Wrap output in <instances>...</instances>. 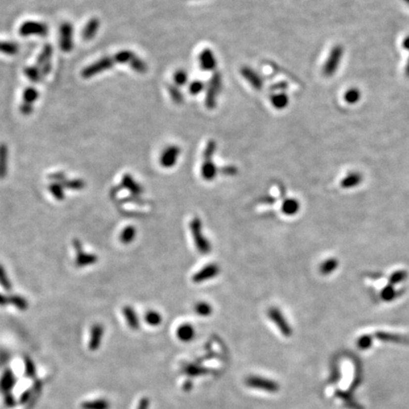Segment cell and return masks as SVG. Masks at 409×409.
Segmentation results:
<instances>
[{
  "mask_svg": "<svg viewBox=\"0 0 409 409\" xmlns=\"http://www.w3.org/2000/svg\"><path fill=\"white\" fill-rule=\"evenodd\" d=\"M145 321L148 325L152 327H156L161 324L162 316L155 310H150L145 315Z\"/></svg>",
  "mask_w": 409,
  "mask_h": 409,
  "instance_id": "cell-21",
  "label": "cell"
},
{
  "mask_svg": "<svg viewBox=\"0 0 409 409\" xmlns=\"http://www.w3.org/2000/svg\"><path fill=\"white\" fill-rule=\"evenodd\" d=\"M0 285L3 287L4 290L8 292L11 291V287H12L10 277L8 276L5 268L2 265H0Z\"/></svg>",
  "mask_w": 409,
  "mask_h": 409,
  "instance_id": "cell-26",
  "label": "cell"
},
{
  "mask_svg": "<svg viewBox=\"0 0 409 409\" xmlns=\"http://www.w3.org/2000/svg\"><path fill=\"white\" fill-rule=\"evenodd\" d=\"M177 335L180 341L190 342L195 336V330L191 324L184 323L177 328Z\"/></svg>",
  "mask_w": 409,
  "mask_h": 409,
  "instance_id": "cell-9",
  "label": "cell"
},
{
  "mask_svg": "<svg viewBox=\"0 0 409 409\" xmlns=\"http://www.w3.org/2000/svg\"><path fill=\"white\" fill-rule=\"evenodd\" d=\"M405 46L409 49V37L406 40V42H405Z\"/></svg>",
  "mask_w": 409,
  "mask_h": 409,
  "instance_id": "cell-38",
  "label": "cell"
},
{
  "mask_svg": "<svg viewBox=\"0 0 409 409\" xmlns=\"http://www.w3.org/2000/svg\"><path fill=\"white\" fill-rule=\"evenodd\" d=\"M25 366H26V373L29 377H34L35 375V365L32 359L26 358L25 359Z\"/></svg>",
  "mask_w": 409,
  "mask_h": 409,
  "instance_id": "cell-31",
  "label": "cell"
},
{
  "mask_svg": "<svg viewBox=\"0 0 409 409\" xmlns=\"http://www.w3.org/2000/svg\"><path fill=\"white\" fill-rule=\"evenodd\" d=\"M17 45L7 42H0V51L5 52L6 54H15L17 51Z\"/></svg>",
  "mask_w": 409,
  "mask_h": 409,
  "instance_id": "cell-28",
  "label": "cell"
},
{
  "mask_svg": "<svg viewBox=\"0 0 409 409\" xmlns=\"http://www.w3.org/2000/svg\"><path fill=\"white\" fill-rule=\"evenodd\" d=\"M25 73H26V75L28 76V78L30 79V80H32L33 82H37V81H39V79H40V76H39V68H36V67H28L26 70H25Z\"/></svg>",
  "mask_w": 409,
  "mask_h": 409,
  "instance_id": "cell-29",
  "label": "cell"
},
{
  "mask_svg": "<svg viewBox=\"0 0 409 409\" xmlns=\"http://www.w3.org/2000/svg\"><path fill=\"white\" fill-rule=\"evenodd\" d=\"M136 229L134 226H127L120 235V241L123 244H129L136 239Z\"/></svg>",
  "mask_w": 409,
  "mask_h": 409,
  "instance_id": "cell-17",
  "label": "cell"
},
{
  "mask_svg": "<svg viewBox=\"0 0 409 409\" xmlns=\"http://www.w3.org/2000/svg\"><path fill=\"white\" fill-rule=\"evenodd\" d=\"M61 32V46L62 48L67 51L70 50L72 47V28L70 24H64L60 30Z\"/></svg>",
  "mask_w": 409,
  "mask_h": 409,
  "instance_id": "cell-12",
  "label": "cell"
},
{
  "mask_svg": "<svg viewBox=\"0 0 409 409\" xmlns=\"http://www.w3.org/2000/svg\"><path fill=\"white\" fill-rule=\"evenodd\" d=\"M122 188H126L127 190H129L132 194L135 195H139L142 193V188L141 186L136 183L134 180L133 177H131L130 175H125L122 180Z\"/></svg>",
  "mask_w": 409,
  "mask_h": 409,
  "instance_id": "cell-13",
  "label": "cell"
},
{
  "mask_svg": "<svg viewBox=\"0 0 409 409\" xmlns=\"http://www.w3.org/2000/svg\"><path fill=\"white\" fill-rule=\"evenodd\" d=\"M72 244H73V247H74V249L77 253V257H76V260H75V265L77 266V267L93 266L98 262L97 255L93 254V253H86L84 251L83 243L79 239H77V238L73 239Z\"/></svg>",
  "mask_w": 409,
  "mask_h": 409,
  "instance_id": "cell-3",
  "label": "cell"
},
{
  "mask_svg": "<svg viewBox=\"0 0 409 409\" xmlns=\"http://www.w3.org/2000/svg\"><path fill=\"white\" fill-rule=\"evenodd\" d=\"M16 383V378L13 375L11 369L5 370L0 379V390L5 394L10 392Z\"/></svg>",
  "mask_w": 409,
  "mask_h": 409,
  "instance_id": "cell-10",
  "label": "cell"
},
{
  "mask_svg": "<svg viewBox=\"0 0 409 409\" xmlns=\"http://www.w3.org/2000/svg\"><path fill=\"white\" fill-rule=\"evenodd\" d=\"M38 97V94L36 92V90L34 89H28L26 90L25 94H24V100H25V106L23 108V112L24 113H29L31 108H32V103L34 102V100H36V98Z\"/></svg>",
  "mask_w": 409,
  "mask_h": 409,
  "instance_id": "cell-18",
  "label": "cell"
},
{
  "mask_svg": "<svg viewBox=\"0 0 409 409\" xmlns=\"http://www.w3.org/2000/svg\"><path fill=\"white\" fill-rule=\"evenodd\" d=\"M245 385L248 387L266 391L269 393H276L279 390V385L276 381L263 376L250 375L246 377Z\"/></svg>",
  "mask_w": 409,
  "mask_h": 409,
  "instance_id": "cell-2",
  "label": "cell"
},
{
  "mask_svg": "<svg viewBox=\"0 0 409 409\" xmlns=\"http://www.w3.org/2000/svg\"><path fill=\"white\" fill-rule=\"evenodd\" d=\"M189 229L196 249L201 254H209L211 251V244L203 233V225L199 217H193L189 223Z\"/></svg>",
  "mask_w": 409,
  "mask_h": 409,
  "instance_id": "cell-1",
  "label": "cell"
},
{
  "mask_svg": "<svg viewBox=\"0 0 409 409\" xmlns=\"http://www.w3.org/2000/svg\"><path fill=\"white\" fill-rule=\"evenodd\" d=\"M60 184H62L64 188H69L71 190H81L86 187V182L82 179H66Z\"/></svg>",
  "mask_w": 409,
  "mask_h": 409,
  "instance_id": "cell-24",
  "label": "cell"
},
{
  "mask_svg": "<svg viewBox=\"0 0 409 409\" xmlns=\"http://www.w3.org/2000/svg\"><path fill=\"white\" fill-rule=\"evenodd\" d=\"M359 97H360V94H359L358 90H356V89H352V90L348 91L346 96H345L346 100L349 101L350 103L356 102L357 100H359Z\"/></svg>",
  "mask_w": 409,
  "mask_h": 409,
  "instance_id": "cell-30",
  "label": "cell"
},
{
  "mask_svg": "<svg viewBox=\"0 0 409 409\" xmlns=\"http://www.w3.org/2000/svg\"><path fill=\"white\" fill-rule=\"evenodd\" d=\"M268 318H270V320L272 321L276 326V328L280 331V332L286 336L289 337L292 335V328L289 325L284 316L282 315L281 311L276 308V307H271L270 309L268 310Z\"/></svg>",
  "mask_w": 409,
  "mask_h": 409,
  "instance_id": "cell-4",
  "label": "cell"
},
{
  "mask_svg": "<svg viewBox=\"0 0 409 409\" xmlns=\"http://www.w3.org/2000/svg\"><path fill=\"white\" fill-rule=\"evenodd\" d=\"M64 187L62 186V184L60 183H51L48 186V190L49 192L52 194V196L58 201H63L65 199V190H64Z\"/></svg>",
  "mask_w": 409,
  "mask_h": 409,
  "instance_id": "cell-25",
  "label": "cell"
},
{
  "mask_svg": "<svg viewBox=\"0 0 409 409\" xmlns=\"http://www.w3.org/2000/svg\"><path fill=\"white\" fill-rule=\"evenodd\" d=\"M9 301H10V305L14 306L15 308H17L20 311H26L29 308L28 300L20 295H11V296H9Z\"/></svg>",
  "mask_w": 409,
  "mask_h": 409,
  "instance_id": "cell-19",
  "label": "cell"
},
{
  "mask_svg": "<svg viewBox=\"0 0 409 409\" xmlns=\"http://www.w3.org/2000/svg\"><path fill=\"white\" fill-rule=\"evenodd\" d=\"M97 27H98V22L96 20H92L91 22H89L87 28L85 29V32L83 33V37L85 39H90V37H92L96 33Z\"/></svg>",
  "mask_w": 409,
  "mask_h": 409,
  "instance_id": "cell-27",
  "label": "cell"
},
{
  "mask_svg": "<svg viewBox=\"0 0 409 409\" xmlns=\"http://www.w3.org/2000/svg\"><path fill=\"white\" fill-rule=\"evenodd\" d=\"M299 209V203L295 199L285 200L282 203L281 210L286 215H294L298 212Z\"/></svg>",
  "mask_w": 409,
  "mask_h": 409,
  "instance_id": "cell-20",
  "label": "cell"
},
{
  "mask_svg": "<svg viewBox=\"0 0 409 409\" xmlns=\"http://www.w3.org/2000/svg\"><path fill=\"white\" fill-rule=\"evenodd\" d=\"M7 305H10L9 296H6V295L0 293V307H5Z\"/></svg>",
  "mask_w": 409,
  "mask_h": 409,
  "instance_id": "cell-34",
  "label": "cell"
},
{
  "mask_svg": "<svg viewBox=\"0 0 409 409\" xmlns=\"http://www.w3.org/2000/svg\"><path fill=\"white\" fill-rule=\"evenodd\" d=\"M32 397V391L31 390H27L25 391L20 398V403L21 404H26L30 401V399Z\"/></svg>",
  "mask_w": 409,
  "mask_h": 409,
  "instance_id": "cell-36",
  "label": "cell"
},
{
  "mask_svg": "<svg viewBox=\"0 0 409 409\" xmlns=\"http://www.w3.org/2000/svg\"><path fill=\"white\" fill-rule=\"evenodd\" d=\"M149 406H150L149 400L147 398H142L139 401L136 409H149Z\"/></svg>",
  "mask_w": 409,
  "mask_h": 409,
  "instance_id": "cell-35",
  "label": "cell"
},
{
  "mask_svg": "<svg viewBox=\"0 0 409 409\" xmlns=\"http://www.w3.org/2000/svg\"><path fill=\"white\" fill-rule=\"evenodd\" d=\"M201 168V176L205 180H213L217 176V169L215 165L210 161V159H207Z\"/></svg>",
  "mask_w": 409,
  "mask_h": 409,
  "instance_id": "cell-15",
  "label": "cell"
},
{
  "mask_svg": "<svg viewBox=\"0 0 409 409\" xmlns=\"http://www.w3.org/2000/svg\"><path fill=\"white\" fill-rule=\"evenodd\" d=\"M184 372L190 377H196L209 373V370L199 365H187L184 368Z\"/></svg>",
  "mask_w": 409,
  "mask_h": 409,
  "instance_id": "cell-23",
  "label": "cell"
},
{
  "mask_svg": "<svg viewBox=\"0 0 409 409\" xmlns=\"http://www.w3.org/2000/svg\"><path fill=\"white\" fill-rule=\"evenodd\" d=\"M122 313L124 316V318L128 324V327L130 329H132L134 331H136L139 329L140 326V322H139V318L137 314L136 313V311L133 307L131 306H124L122 309Z\"/></svg>",
  "mask_w": 409,
  "mask_h": 409,
  "instance_id": "cell-8",
  "label": "cell"
},
{
  "mask_svg": "<svg viewBox=\"0 0 409 409\" xmlns=\"http://www.w3.org/2000/svg\"><path fill=\"white\" fill-rule=\"evenodd\" d=\"M104 333V328L101 324L96 323L92 326L90 330V339H89V348L91 352H96L100 349L101 340Z\"/></svg>",
  "mask_w": 409,
  "mask_h": 409,
  "instance_id": "cell-6",
  "label": "cell"
},
{
  "mask_svg": "<svg viewBox=\"0 0 409 409\" xmlns=\"http://www.w3.org/2000/svg\"><path fill=\"white\" fill-rule=\"evenodd\" d=\"M220 267L216 264H209L203 268H201L198 272H196L192 276V281L194 283H202L208 281L209 279L214 278L219 275Z\"/></svg>",
  "mask_w": 409,
  "mask_h": 409,
  "instance_id": "cell-5",
  "label": "cell"
},
{
  "mask_svg": "<svg viewBox=\"0 0 409 409\" xmlns=\"http://www.w3.org/2000/svg\"><path fill=\"white\" fill-rule=\"evenodd\" d=\"M81 407L83 409H110V403L107 400L99 399L85 402Z\"/></svg>",
  "mask_w": 409,
  "mask_h": 409,
  "instance_id": "cell-16",
  "label": "cell"
},
{
  "mask_svg": "<svg viewBox=\"0 0 409 409\" xmlns=\"http://www.w3.org/2000/svg\"><path fill=\"white\" fill-rule=\"evenodd\" d=\"M4 401H5L6 406H8V407H13V406L15 405V400H14L13 396L11 395L10 392L5 393V399H4Z\"/></svg>",
  "mask_w": 409,
  "mask_h": 409,
  "instance_id": "cell-33",
  "label": "cell"
},
{
  "mask_svg": "<svg viewBox=\"0 0 409 409\" xmlns=\"http://www.w3.org/2000/svg\"><path fill=\"white\" fill-rule=\"evenodd\" d=\"M213 308L207 301H199L194 305V312L200 317H209L212 314Z\"/></svg>",
  "mask_w": 409,
  "mask_h": 409,
  "instance_id": "cell-22",
  "label": "cell"
},
{
  "mask_svg": "<svg viewBox=\"0 0 409 409\" xmlns=\"http://www.w3.org/2000/svg\"><path fill=\"white\" fill-rule=\"evenodd\" d=\"M183 388H184V390L188 391V390L191 388V383H190L189 381H188L187 383H185V384H184V387H183Z\"/></svg>",
  "mask_w": 409,
  "mask_h": 409,
  "instance_id": "cell-37",
  "label": "cell"
},
{
  "mask_svg": "<svg viewBox=\"0 0 409 409\" xmlns=\"http://www.w3.org/2000/svg\"><path fill=\"white\" fill-rule=\"evenodd\" d=\"M47 32V27L43 23L27 22L21 26L20 34L29 35V34H39L44 35Z\"/></svg>",
  "mask_w": 409,
  "mask_h": 409,
  "instance_id": "cell-7",
  "label": "cell"
},
{
  "mask_svg": "<svg viewBox=\"0 0 409 409\" xmlns=\"http://www.w3.org/2000/svg\"><path fill=\"white\" fill-rule=\"evenodd\" d=\"M48 178H49L51 181L55 182V183H62L64 180L67 179V178H66V175H65L64 173H54V174H51V175L48 176Z\"/></svg>",
  "mask_w": 409,
  "mask_h": 409,
  "instance_id": "cell-32",
  "label": "cell"
},
{
  "mask_svg": "<svg viewBox=\"0 0 409 409\" xmlns=\"http://www.w3.org/2000/svg\"><path fill=\"white\" fill-rule=\"evenodd\" d=\"M8 148L4 143L0 144V179H4L8 173Z\"/></svg>",
  "mask_w": 409,
  "mask_h": 409,
  "instance_id": "cell-14",
  "label": "cell"
},
{
  "mask_svg": "<svg viewBox=\"0 0 409 409\" xmlns=\"http://www.w3.org/2000/svg\"><path fill=\"white\" fill-rule=\"evenodd\" d=\"M179 155V149L177 147H171L167 149L161 156V165L164 168H172L177 161Z\"/></svg>",
  "mask_w": 409,
  "mask_h": 409,
  "instance_id": "cell-11",
  "label": "cell"
}]
</instances>
